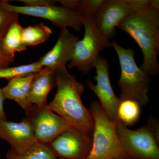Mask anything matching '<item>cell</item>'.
I'll list each match as a JSON object with an SVG mask.
<instances>
[{
    "mask_svg": "<svg viewBox=\"0 0 159 159\" xmlns=\"http://www.w3.org/2000/svg\"><path fill=\"white\" fill-rule=\"evenodd\" d=\"M97 81L95 85L91 80L87 81V85L99 98V102L109 119L113 122H120L117 116V110L120 100L114 93L109 77V65L104 57H99L94 62Z\"/></svg>",
    "mask_w": 159,
    "mask_h": 159,
    "instance_id": "cell-10",
    "label": "cell"
},
{
    "mask_svg": "<svg viewBox=\"0 0 159 159\" xmlns=\"http://www.w3.org/2000/svg\"><path fill=\"white\" fill-rule=\"evenodd\" d=\"M56 85L54 70L43 67L35 74L31 81L28 94V102L31 105L38 107L48 105V95Z\"/></svg>",
    "mask_w": 159,
    "mask_h": 159,
    "instance_id": "cell-14",
    "label": "cell"
},
{
    "mask_svg": "<svg viewBox=\"0 0 159 159\" xmlns=\"http://www.w3.org/2000/svg\"><path fill=\"white\" fill-rule=\"evenodd\" d=\"M14 61V58H11L4 53L2 49L0 42V68L7 67Z\"/></svg>",
    "mask_w": 159,
    "mask_h": 159,
    "instance_id": "cell-26",
    "label": "cell"
},
{
    "mask_svg": "<svg viewBox=\"0 0 159 159\" xmlns=\"http://www.w3.org/2000/svg\"><path fill=\"white\" fill-rule=\"evenodd\" d=\"M126 32L138 44L143 54L141 70L149 76L159 73V9L151 0L134 10L117 28Z\"/></svg>",
    "mask_w": 159,
    "mask_h": 159,
    "instance_id": "cell-1",
    "label": "cell"
},
{
    "mask_svg": "<svg viewBox=\"0 0 159 159\" xmlns=\"http://www.w3.org/2000/svg\"><path fill=\"white\" fill-rule=\"evenodd\" d=\"M35 74H29L9 80L8 84L2 89L5 98L14 100L25 111L28 110L32 105L28 102V97Z\"/></svg>",
    "mask_w": 159,
    "mask_h": 159,
    "instance_id": "cell-15",
    "label": "cell"
},
{
    "mask_svg": "<svg viewBox=\"0 0 159 159\" xmlns=\"http://www.w3.org/2000/svg\"><path fill=\"white\" fill-rule=\"evenodd\" d=\"M104 0H81L79 12L82 16L93 18L97 13Z\"/></svg>",
    "mask_w": 159,
    "mask_h": 159,
    "instance_id": "cell-21",
    "label": "cell"
},
{
    "mask_svg": "<svg viewBox=\"0 0 159 159\" xmlns=\"http://www.w3.org/2000/svg\"><path fill=\"white\" fill-rule=\"evenodd\" d=\"M0 138L8 142L16 152L26 150L39 142L27 118L19 122L0 120Z\"/></svg>",
    "mask_w": 159,
    "mask_h": 159,
    "instance_id": "cell-12",
    "label": "cell"
},
{
    "mask_svg": "<svg viewBox=\"0 0 159 159\" xmlns=\"http://www.w3.org/2000/svg\"><path fill=\"white\" fill-rule=\"evenodd\" d=\"M5 98L2 89H0V120H6V114L4 109V102Z\"/></svg>",
    "mask_w": 159,
    "mask_h": 159,
    "instance_id": "cell-27",
    "label": "cell"
},
{
    "mask_svg": "<svg viewBox=\"0 0 159 159\" xmlns=\"http://www.w3.org/2000/svg\"><path fill=\"white\" fill-rule=\"evenodd\" d=\"M78 40L79 37L74 36L67 28L61 29L55 45L39 61L43 67L54 70L57 68L66 67L67 63L70 61L72 58L74 47Z\"/></svg>",
    "mask_w": 159,
    "mask_h": 159,
    "instance_id": "cell-13",
    "label": "cell"
},
{
    "mask_svg": "<svg viewBox=\"0 0 159 159\" xmlns=\"http://www.w3.org/2000/svg\"><path fill=\"white\" fill-rule=\"evenodd\" d=\"M54 72L57 91L48 106L64 118L71 126L82 133L91 135L93 131V120L81 99L84 86L69 73L66 67L55 69Z\"/></svg>",
    "mask_w": 159,
    "mask_h": 159,
    "instance_id": "cell-2",
    "label": "cell"
},
{
    "mask_svg": "<svg viewBox=\"0 0 159 159\" xmlns=\"http://www.w3.org/2000/svg\"><path fill=\"white\" fill-rule=\"evenodd\" d=\"M52 33V29L42 22L35 25L28 26L23 28V44L26 47L38 45L48 40Z\"/></svg>",
    "mask_w": 159,
    "mask_h": 159,
    "instance_id": "cell-18",
    "label": "cell"
},
{
    "mask_svg": "<svg viewBox=\"0 0 159 159\" xmlns=\"http://www.w3.org/2000/svg\"><path fill=\"white\" fill-rule=\"evenodd\" d=\"M19 14L0 9V42L11 24L18 19Z\"/></svg>",
    "mask_w": 159,
    "mask_h": 159,
    "instance_id": "cell-22",
    "label": "cell"
},
{
    "mask_svg": "<svg viewBox=\"0 0 159 159\" xmlns=\"http://www.w3.org/2000/svg\"><path fill=\"white\" fill-rule=\"evenodd\" d=\"M111 43L116 52L121 67L118 82L121 91L120 101L129 99L138 102L141 107L147 105L149 102L150 76L137 65L133 49L125 48L114 40Z\"/></svg>",
    "mask_w": 159,
    "mask_h": 159,
    "instance_id": "cell-4",
    "label": "cell"
},
{
    "mask_svg": "<svg viewBox=\"0 0 159 159\" xmlns=\"http://www.w3.org/2000/svg\"><path fill=\"white\" fill-rule=\"evenodd\" d=\"M23 28L19 22L18 19L16 20L1 40V45L3 51L11 58H14L16 52H22L27 49L22 39Z\"/></svg>",
    "mask_w": 159,
    "mask_h": 159,
    "instance_id": "cell-16",
    "label": "cell"
},
{
    "mask_svg": "<svg viewBox=\"0 0 159 159\" xmlns=\"http://www.w3.org/2000/svg\"><path fill=\"white\" fill-rule=\"evenodd\" d=\"M116 131L122 148L129 159H159V142L147 125L133 130L119 122Z\"/></svg>",
    "mask_w": 159,
    "mask_h": 159,
    "instance_id": "cell-6",
    "label": "cell"
},
{
    "mask_svg": "<svg viewBox=\"0 0 159 159\" xmlns=\"http://www.w3.org/2000/svg\"><path fill=\"white\" fill-rule=\"evenodd\" d=\"M92 143L91 135L73 129L61 134L48 144L57 157L84 159L90 152Z\"/></svg>",
    "mask_w": 159,
    "mask_h": 159,
    "instance_id": "cell-11",
    "label": "cell"
},
{
    "mask_svg": "<svg viewBox=\"0 0 159 159\" xmlns=\"http://www.w3.org/2000/svg\"><path fill=\"white\" fill-rule=\"evenodd\" d=\"M43 67L39 61L30 64L12 67L0 68V78H6L9 80L16 77H22L31 74H36Z\"/></svg>",
    "mask_w": 159,
    "mask_h": 159,
    "instance_id": "cell-20",
    "label": "cell"
},
{
    "mask_svg": "<svg viewBox=\"0 0 159 159\" xmlns=\"http://www.w3.org/2000/svg\"><path fill=\"white\" fill-rule=\"evenodd\" d=\"M25 4V6L30 7H41L48 6H54L57 1L52 0H19Z\"/></svg>",
    "mask_w": 159,
    "mask_h": 159,
    "instance_id": "cell-23",
    "label": "cell"
},
{
    "mask_svg": "<svg viewBox=\"0 0 159 159\" xmlns=\"http://www.w3.org/2000/svg\"><path fill=\"white\" fill-rule=\"evenodd\" d=\"M93 120V143L84 159H130L122 148L116 131L117 123L109 119L99 101L89 109Z\"/></svg>",
    "mask_w": 159,
    "mask_h": 159,
    "instance_id": "cell-3",
    "label": "cell"
},
{
    "mask_svg": "<svg viewBox=\"0 0 159 159\" xmlns=\"http://www.w3.org/2000/svg\"><path fill=\"white\" fill-rule=\"evenodd\" d=\"M83 26L84 36L76 43L68 66L70 68H76L83 74H87L93 68L94 62L100 56L99 53L112 47L110 40L97 29L93 18L83 16Z\"/></svg>",
    "mask_w": 159,
    "mask_h": 159,
    "instance_id": "cell-5",
    "label": "cell"
},
{
    "mask_svg": "<svg viewBox=\"0 0 159 159\" xmlns=\"http://www.w3.org/2000/svg\"><path fill=\"white\" fill-rule=\"evenodd\" d=\"M146 125L155 137L157 141L159 142V123L158 120L153 117L148 118Z\"/></svg>",
    "mask_w": 159,
    "mask_h": 159,
    "instance_id": "cell-24",
    "label": "cell"
},
{
    "mask_svg": "<svg viewBox=\"0 0 159 159\" xmlns=\"http://www.w3.org/2000/svg\"><path fill=\"white\" fill-rule=\"evenodd\" d=\"M149 0H104L93 20L97 29L109 39L115 36L117 26L132 11Z\"/></svg>",
    "mask_w": 159,
    "mask_h": 159,
    "instance_id": "cell-8",
    "label": "cell"
},
{
    "mask_svg": "<svg viewBox=\"0 0 159 159\" xmlns=\"http://www.w3.org/2000/svg\"><path fill=\"white\" fill-rule=\"evenodd\" d=\"M65 159V158H57L56 159Z\"/></svg>",
    "mask_w": 159,
    "mask_h": 159,
    "instance_id": "cell-28",
    "label": "cell"
},
{
    "mask_svg": "<svg viewBox=\"0 0 159 159\" xmlns=\"http://www.w3.org/2000/svg\"><path fill=\"white\" fill-rule=\"evenodd\" d=\"M57 2L60 3L63 7L66 9L74 11H79L80 2L79 0H59Z\"/></svg>",
    "mask_w": 159,
    "mask_h": 159,
    "instance_id": "cell-25",
    "label": "cell"
},
{
    "mask_svg": "<svg viewBox=\"0 0 159 159\" xmlns=\"http://www.w3.org/2000/svg\"><path fill=\"white\" fill-rule=\"evenodd\" d=\"M141 107L134 100L126 99L120 101L117 110L118 119L125 126L134 125L139 120Z\"/></svg>",
    "mask_w": 159,
    "mask_h": 159,
    "instance_id": "cell-19",
    "label": "cell"
},
{
    "mask_svg": "<svg viewBox=\"0 0 159 159\" xmlns=\"http://www.w3.org/2000/svg\"><path fill=\"white\" fill-rule=\"evenodd\" d=\"M0 9L4 11L42 18L50 21L61 29L70 27L79 31L83 22V16L79 12L70 10L62 6H48L41 7L13 6L9 1H0Z\"/></svg>",
    "mask_w": 159,
    "mask_h": 159,
    "instance_id": "cell-7",
    "label": "cell"
},
{
    "mask_svg": "<svg viewBox=\"0 0 159 159\" xmlns=\"http://www.w3.org/2000/svg\"><path fill=\"white\" fill-rule=\"evenodd\" d=\"M6 159H55L57 157L48 144L39 142L31 148L16 152L10 149L6 154Z\"/></svg>",
    "mask_w": 159,
    "mask_h": 159,
    "instance_id": "cell-17",
    "label": "cell"
},
{
    "mask_svg": "<svg viewBox=\"0 0 159 159\" xmlns=\"http://www.w3.org/2000/svg\"><path fill=\"white\" fill-rule=\"evenodd\" d=\"M25 111L35 137L40 143L49 144L61 134L75 129L64 118L54 113L48 105L38 107L32 104Z\"/></svg>",
    "mask_w": 159,
    "mask_h": 159,
    "instance_id": "cell-9",
    "label": "cell"
}]
</instances>
